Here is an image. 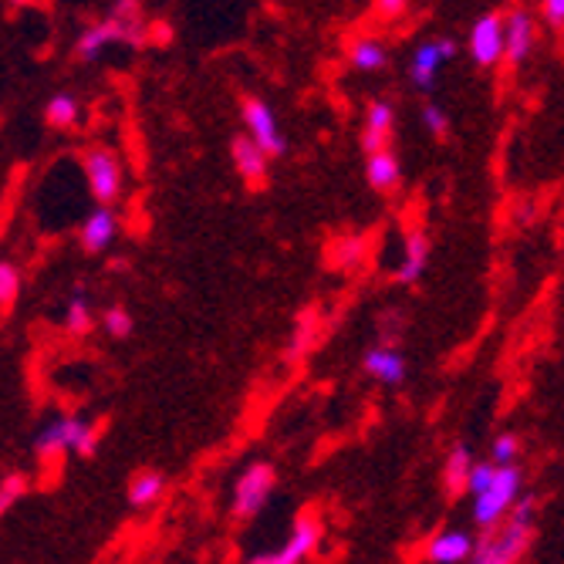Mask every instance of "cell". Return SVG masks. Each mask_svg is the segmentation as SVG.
Wrapping results in <instances>:
<instances>
[{
  "mask_svg": "<svg viewBox=\"0 0 564 564\" xmlns=\"http://www.w3.org/2000/svg\"><path fill=\"white\" fill-rule=\"evenodd\" d=\"M230 156H234V166L237 173L250 183V186H264L268 183V156L253 145L247 135H237L234 145H230Z\"/></svg>",
  "mask_w": 564,
  "mask_h": 564,
  "instance_id": "obj_15",
  "label": "cell"
},
{
  "mask_svg": "<svg viewBox=\"0 0 564 564\" xmlns=\"http://www.w3.org/2000/svg\"><path fill=\"white\" fill-rule=\"evenodd\" d=\"M101 325H106V332L112 338H129L132 335V315L126 312V307H109V312L101 315Z\"/></svg>",
  "mask_w": 564,
  "mask_h": 564,
  "instance_id": "obj_26",
  "label": "cell"
},
{
  "mask_svg": "<svg viewBox=\"0 0 564 564\" xmlns=\"http://www.w3.org/2000/svg\"><path fill=\"white\" fill-rule=\"evenodd\" d=\"M240 116H243V126H247V139H250L253 145H258L268 160H271V156H274V160L284 156V152H288V142H284V135H281V129H278L274 109L268 106V101L247 95V98L240 101Z\"/></svg>",
  "mask_w": 564,
  "mask_h": 564,
  "instance_id": "obj_6",
  "label": "cell"
},
{
  "mask_svg": "<svg viewBox=\"0 0 564 564\" xmlns=\"http://www.w3.org/2000/svg\"><path fill=\"white\" fill-rule=\"evenodd\" d=\"M65 325L75 335H82V332L91 328V307H88V297L82 294V288H75V294H72V301L65 307Z\"/></svg>",
  "mask_w": 564,
  "mask_h": 564,
  "instance_id": "obj_23",
  "label": "cell"
},
{
  "mask_svg": "<svg viewBox=\"0 0 564 564\" xmlns=\"http://www.w3.org/2000/svg\"><path fill=\"white\" fill-rule=\"evenodd\" d=\"M139 37H142V28H122L119 21L109 18V21L91 24V28H85V31L78 34V41H75V55H78L82 62H95L109 44H116V41L135 44Z\"/></svg>",
  "mask_w": 564,
  "mask_h": 564,
  "instance_id": "obj_10",
  "label": "cell"
},
{
  "mask_svg": "<svg viewBox=\"0 0 564 564\" xmlns=\"http://www.w3.org/2000/svg\"><path fill=\"white\" fill-rule=\"evenodd\" d=\"M82 170H85L91 196L98 199V207H112V203L122 196L126 176H122V163L112 149H88L82 160Z\"/></svg>",
  "mask_w": 564,
  "mask_h": 564,
  "instance_id": "obj_5",
  "label": "cell"
},
{
  "mask_svg": "<svg viewBox=\"0 0 564 564\" xmlns=\"http://www.w3.org/2000/svg\"><path fill=\"white\" fill-rule=\"evenodd\" d=\"M534 47V21L528 11H514L503 21V58L507 65H521Z\"/></svg>",
  "mask_w": 564,
  "mask_h": 564,
  "instance_id": "obj_11",
  "label": "cell"
},
{
  "mask_svg": "<svg viewBox=\"0 0 564 564\" xmlns=\"http://www.w3.org/2000/svg\"><path fill=\"white\" fill-rule=\"evenodd\" d=\"M494 474H497V467L490 464V459H487V464H474V467H470V474H467V490H470L474 497H480V494L490 487Z\"/></svg>",
  "mask_w": 564,
  "mask_h": 564,
  "instance_id": "obj_27",
  "label": "cell"
},
{
  "mask_svg": "<svg viewBox=\"0 0 564 564\" xmlns=\"http://www.w3.org/2000/svg\"><path fill=\"white\" fill-rule=\"evenodd\" d=\"M351 258L358 261V240H348V243H345V253H341V268H351Z\"/></svg>",
  "mask_w": 564,
  "mask_h": 564,
  "instance_id": "obj_32",
  "label": "cell"
},
{
  "mask_svg": "<svg viewBox=\"0 0 564 564\" xmlns=\"http://www.w3.org/2000/svg\"><path fill=\"white\" fill-rule=\"evenodd\" d=\"M534 528L531 524H518L510 521L503 524V531L497 534H484L480 541H474V554L470 564H518V557L528 551Z\"/></svg>",
  "mask_w": 564,
  "mask_h": 564,
  "instance_id": "obj_3",
  "label": "cell"
},
{
  "mask_svg": "<svg viewBox=\"0 0 564 564\" xmlns=\"http://www.w3.org/2000/svg\"><path fill=\"white\" fill-rule=\"evenodd\" d=\"M24 490H28V480H24L21 474H14V477H8L4 484H0V514H4V510H11V503H14Z\"/></svg>",
  "mask_w": 564,
  "mask_h": 564,
  "instance_id": "obj_29",
  "label": "cell"
},
{
  "mask_svg": "<svg viewBox=\"0 0 564 564\" xmlns=\"http://www.w3.org/2000/svg\"><path fill=\"white\" fill-rule=\"evenodd\" d=\"M376 11L379 14H402L405 4H402V0H382V4H376Z\"/></svg>",
  "mask_w": 564,
  "mask_h": 564,
  "instance_id": "obj_31",
  "label": "cell"
},
{
  "mask_svg": "<svg viewBox=\"0 0 564 564\" xmlns=\"http://www.w3.org/2000/svg\"><path fill=\"white\" fill-rule=\"evenodd\" d=\"M470 58L480 68H494L503 58V18L497 11L480 14L470 28Z\"/></svg>",
  "mask_w": 564,
  "mask_h": 564,
  "instance_id": "obj_9",
  "label": "cell"
},
{
  "mask_svg": "<svg viewBox=\"0 0 564 564\" xmlns=\"http://www.w3.org/2000/svg\"><path fill=\"white\" fill-rule=\"evenodd\" d=\"M98 443V430L85 420V416H55L47 420L37 436H34V449L37 456H55V453H78V456H91Z\"/></svg>",
  "mask_w": 564,
  "mask_h": 564,
  "instance_id": "obj_1",
  "label": "cell"
},
{
  "mask_svg": "<svg viewBox=\"0 0 564 564\" xmlns=\"http://www.w3.org/2000/svg\"><path fill=\"white\" fill-rule=\"evenodd\" d=\"M521 484H524V477H521V467H518V464H514V467H497L490 487H487V490L477 497V503H474V521H477V528L490 531V528L507 514V510L518 503Z\"/></svg>",
  "mask_w": 564,
  "mask_h": 564,
  "instance_id": "obj_2",
  "label": "cell"
},
{
  "mask_svg": "<svg viewBox=\"0 0 564 564\" xmlns=\"http://www.w3.org/2000/svg\"><path fill=\"white\" fill-rule=\"evenodd\" d=\"M322 541V521L315 514H301L288 534V541L271 551V554H261V557H253L250 564H301L307 554H312Z\"/></svg>",
  "mask_w": 564,
  "mask_h": 564,
  "instance_id": "obj_7",
  "label": "cell"
},
{
  "mask_svg": "<svg viewBox=\"0 0 564 564\" xmlns=\"http://www.w3.org/2000/svg\"><path fill=\"white\" fill-rule=\"evenodd\" d=\"M362 369L379 379L382 386H402L405 382V358L389 348V345H376L362 355Z\"/></svg>",
  "mask_w": 564,
  "mask_h": 564,
  "instance_id": "obj_14",
  "label": "cell"
},
{
  "mask_svg": "<svg viewBox=\"0 0 564 564\" xmlns=\"http://www.w3.org/2000/svg\"><path fill=\"white\" fill-rule=\"evenodd\" d=\"M459 55V44L453 37H436V41H423L413 51V62H409V78L420 91H433L436 88V72L443 62H453Z\"/></svg>",
  "mask_w": 564,
  "mask_h": 564,
  "instance_id": "obj_8",
  "label": "cell"
},
{
  "mask_svg": "<svg viewBox=\"0 0 564 564\" xmlns=\"http://www.w3.org/2000/svg\"><path fill=\"white\" fill-rule=\"evenodd\" d=\"M21 291V271L8 261H0V307H11Z\"/></svg>",
  "mask_w": 564,
  "mask_h": 564,
  "instance_id": "obj_25",
  "label": "cell"
},
{
  "mask_svg": "<svg viewBox=\"0 0 564 564\" xmlns=\"http://www.w3.org/2000/svg\"><path fill=\"white\" fill-rule=\"evenodd\" d=\"M82 119V109H78V98L68 95V91H58V95H51L47 98V106H44V122L51 129H75Z\"/></svg>",
  "mask_w": 564,
  "mask_h": 564,
  "instance_id": "obj_19",
  "label": "cell"
},
{
  "mask_svg": "<svg viewBox=\"0 0 564 564\" xmlns=\"http://www.w3.org/2000/svg\"><path fill=\"white\" fill-rule=\"evenodd\" d=\"M119 234V220L109 207H95L85 220H82V247L88 253H101V250H109L112 240Z\"/></svg>",
  "mask_w": 564,
  "mask_h": 564,
  "instance_id": "obj_13",
  "label": "cell"
},
{
  "mask_svg": "<svg viewBox=\"0 0 564 564\" xmlns=\"http://www.w3.org/2000/svg\"><path fill=\"white\" fill-rule=\"evenodd\" d=\"M348 58H351V65H355L358 72H379V68H386V62H389L382 41H376V37H355V41L348 44Z\"/></svg>",
  "mask_w": 564,
  "mask_h": 564,
  "instance_id": "obj_21",
  "label": "cell"
},
{
  "mask_svg": "<svg viewBox=\"0 0 564 564\" xmlns=\"http://www.w3.org/2000/svg\"><path fill=\"white\" fill-rule=\"evenodd\" d=\"M166 494V477L160 470H142L129 480V503L132 507H152Z\"/></svg>",
  "mask_w": 564,
  "mask_h": 564,
  "instance_id": "obj_20",
  "label": "cell"
},
{
  "mask_svg": "<svg viewBox=\"0 0 564 564\" xmlns=\"http://www.w3.org/2000/svg\"><path fill=\"white\" fill-rule=\"evenodd\" d=\"M470 554H474V538L467 531H443L426 547V557L433 564H459L470 561Z\"/></svg>",
  "mask_w": 564,
  "mask_h": 564,
  "instance_id": "obj_16",
  "label": "cell"
},
{
  "mask_svg": "<svg viewBox=\"0 0 564 564\" xmlns=\"http://www.w3.org/2000/svg\"><path fill=\"white\" fill-rule=\"evenodd\" d=\"M366 180L376 193H395L402 183V166L392 149H382L376 156L366 160Z\"/></svg>",
  "mask_w": 564,
  "mask_h": 564,
  "instance_id": "obj_17",
  "label": "cell"
},
{
  "mask_svg": "<svg viewBox=\"0 0 564 564\" xmlns=\"http://www.w3.org/2000/svg\"><path fill=\"white\" fill-rule=\"evenodd\" d=\"M470 449L464 443H456L446 456V470H443V480H446V490L456 497L467 490V474H470Z\"/></svg>",
  "mask_w": 564,
  "mask_h": 564,
  "instance_id": "obj_22",
  "label": "cell"
},
{
  "mask_svg": "<svg viewBox=\"0 0 564 564\" xmlns=\"http://www.w3.org/2000/svg\"><path fill=\"white\" fill-rule=\"evenodd\" d=\"M426 264H430V240L426 234H409L405 237V247H402V264H399V281L402 284H416L423 274H426Z\"/></svg>",
  "mask_w": 564,
  "mask_h": 564,
  "instance_id": "obj_18",
  "label": "cell"
},
{
  "mask_svg": "<svg viewBox=\"0 0 564 564\" xmlns=\"http://www.w3.org/2000/svg\"><path fill=\"white\" fill-rule=\"evenodd\" d=\"M541 14L551 28H564V0H544Z\"/></svg>",
  "mask_w": 564,
  "mask_h": 564,
  "instance_id": "obj_30",
  "label": "cell"
},
{
  "mask_svg": "<svg viewBox=\"0 0 564 564\" xmlns=\"http://www.w3.org/2000/svg\"><path fill=\"white\" fill-rule=\"evenodd\" d=\"M518 453H521V440H518L514 433H503V436H497L494 446H490V464H494V467H514Z\"/></svg>",
  "mask_w": 564,
  "mask_h": 564,
  "instance_id": "obj_24",
  "label": "cell"
},
{
  "mask_svg": "<svg viewBox=\"0 0 564 564\" xmlns=\"http://www.w3.org/2000/svg\"><path fill=\"white\" fill-rule=\"evenodd\" d=\"M274 484H278V470L271 464H250L237 487H234V518L237 521H250V518H258L264 503L271 500L274 494Z\"/></svg>",
  "mask_w": 564,
  "mask_h": 564,
  "instance_id": "obj_4",
  "label": "cell"
},
{
  "mask_svg": "<svg viewBox=\"0 0 564 564\" xmlns=\"http://www.w3.org/2000/svg\"><path fill=\"white\" fill-rule=\"evenodd\" d=\"M392 126H395V109H392V101L376 98L372 106H369V112H366V132H362V149H366V156H376V152L389 149Z\"/></svg>",
  "mask_w": 564,
  "mask_h": 564,
  "instance_id": "obj_12",
  "label": "cell"
},
{
  "mask_svg": "<svg viewBox=\"0 0 564 564\" xmlns=\"http://www.w3.org/2000/svg\"><path fill=\"white\" fill-rule=\"evenodd\" d=\"M423 126H426L436 139H443V135L449 132V119H446V112L436 106V101H426V106H423Z\"/></svg>",
  "mask_w": 564,
  "mask_h": 564,
  "instance_id": "obj_28",
  "label": "cell"
}]
</instances>
